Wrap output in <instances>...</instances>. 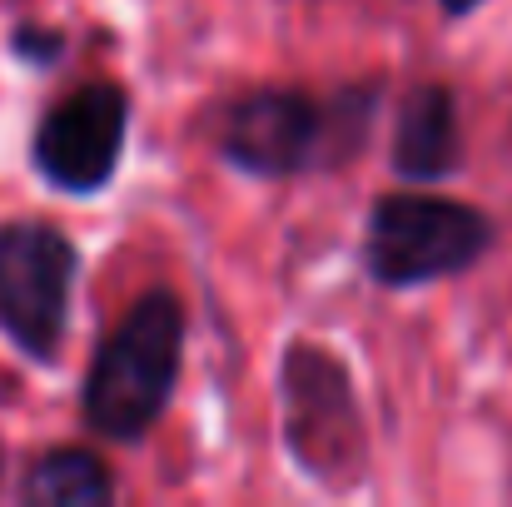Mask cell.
I'll return each instance as SVG.
<instances>
[{
  "label": "cell",
  "mask_w": 512,
  "mask_h": 507,
  "mask_svg": "<svg viewBox=\"0 0 512 507\" xmlns=\"http://www.w3.org/2000/svg\"><path fill=\"white\" fill-rule=\"evenodd\" d=\"M184 363V304L170 289H150L95 348L80 388L85 423L110 443H140L170 408Z\"/></svg>",
  "instance_id": "obj_1"
},
{
  "label": "cell",
  "mask_w": 512,
  "mask_h": 507,
  "mask_svg": "<svg viewBox=\"0 0 512 507\" xmlns=\"http://www.w3.org/2000/svg\"><path fill=\"white\" fill-rule=\"evenodd\" d=\"M493 244H498V224L478 204L393 189L368 214L363 269L383 289H418V284L468 274Z\"/></svg>",
  "instance_id": "obj_2"
},
{
  "label": "cell",
  "mask_w": 512,
  "mask_h": 507,
  "mask_svg": "<svg viewBox=\"0 0 512 507\" xmlns=\"http://www.w3.org/2000/svg\"><path fill=\"white\" fill-rule=\"evenodd\" d=\"M279 403H284V448L299 463V473L324 488H353L368 443L348 368L329 348L294 338L279 363Z\"/></svg>",
  "instance_id": "obj_3"
},
{
  "label": "cell",
  "mask_w": 512,
  "mask_h": 507,
  "mask_svg": "<svg viewBox=\"0 0 512 507\" xmlns=\"http://www.w3.org/2000/svg\"><path fill=\"white\" fill-rule=\"evenodd\" d=\"M75 274H80V249L65 229L45 219L0 224V329L25 358L35 363L60 358Z\"/></svg>",
  "instance_id": "obj_4"
},
{
  "label": "cell",
  "mask_w": 512,
  "mask_h": 507,
  "mask_svg": "<svg viewBox=\"0 0 512 507\" xmlns=\"http://www.w3.org/2000/svg\"><path fill=\"white\" fill-rule=\"evenodd\" d=\"M130 95L115 80H90L55 100L30 135V165L60 194H100L125 155Z\"/></svg>",
  "instance_id": "obj_5"
},
{
  "label": "cell",
  "mask_w": 512,
  "mask_h": 507,
  "mask_svg": "<svg viewBox=\"0 0 512 507\" xmlns=\"http://www.w3.org/2000/svg\"><path fill=\"white\" fill-rule=\"evenodd\" d=\"M324 130V100L289 85H259L224 110L219 155L254 179H294L324 169Z\"/></svg>",
  "instance_id": "obj_6"
},
{
  "label": "cell",
  "mask_w": 512,
  "mask_h": 507,
  "mask_svg": "<svg viewBox=\"0 0 512 507\" xmlns=\"http://www.w3.org/2000/svg\"><path fill=\"white\" fill-rule=\"evenodd\" d=\"M388 165L403 184H443L448 174L463 169V125L453 85L423 80L398 100Z\"/></svg>",
  "instance_id": "obj_7"
},
{
  "label": "cell",
  "mask_w": 512,
  "mask_h": 507,
  "mask_svg": "<svg viewBox=\"0 0 512 507\" xmlns=\"http://www.w3.org/2000/svg\"><path fill=\"white\" fill-rule=\"evenodd\" d=\"M20 503L30 507H105L115 503L110 468L85 448H50L20 478Z\"/></svg>",
  "instance_id": "obj_8"
},
{
  "label": "cell",
  "mask_w": 512,
  "mask_h": 507,
  "mask_svg": "<svg viewBox=\"0 0 512 507\" xmlns=\"http://www.w3.org/2000/svg\"><path fill=\"white\" fill-rule=\"evenodd\" d=\"M378 95H383V85L368 80V85H343L339 95L324 100V115H329L324 169H339L343 160H353L368 145V130H373V115H378Z\"/></svg>",
  "instance_id": "obj_9"
},
{
  "label": "cell",
  "mask_w": 512,
  "mask_h": 507,
  "mask_svg": "<svg viewBox=\"0 0 512 507\" xmlns=\"http://www.w3.org/2000/svg\"><path fill=\"white\" fill-rule=\"evenodd\" d=\"M60 50H65L60 30H40V25L15 30V55H20V60H30V65H45V60H55Z\"/></svg>",
  "instance_id": "obj_10"
},
{
  "label": "cell",
  "mask_w": 512,
  "mask_h": 507,
  "mask_svg": "<svg viewBox=\"0 0 512 507\" xmlns=\"http://www.w3.org/2000/svg\"><path fill=\"white\" fill-rule=\"evenodd\" d=\"M438 5H443L448 15H473V10H478L483 0H438Z\"/></svg>",
  "instance_id": "obj_11"
}]
</instances>
